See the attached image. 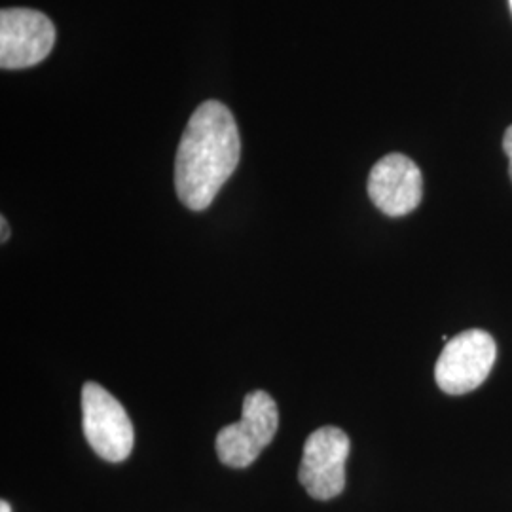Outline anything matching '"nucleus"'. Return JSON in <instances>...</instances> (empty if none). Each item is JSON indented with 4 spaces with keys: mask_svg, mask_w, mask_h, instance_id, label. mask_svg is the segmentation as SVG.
<instances>
[{
    "mask_svg": "<svg viewBox=\"0 0 512 512\" xmlns=\"http://www.w3.org/2000/svg\"><path fill=\"white\" fill-rule=\"evenodd\" d=\"M241 141L228 107L205 101L190 116L177 160L175 188L190 211H205L239 164Z\"/></svg>",
    "mask_w": 512,
    "mask_h": 512,
    "instance_id": "nucleus-1",
    "label": "nucleus"
},
{
    "mask_svg": "<svg viewBox=\"0 0 512 512\" xmlns=\"http://www.w3.org/2000/svg\"><path fill=\"white\" fill-rule=\"evenodd\" d=\"M279 427V410L270 393L253 391L243 401L238 423H230L217 435V454L220 463L245 469L262 454L274 440Z\"/></svg>",
    "mask_w": 512,
    "mask_h": 512,
    "instance_id": "nucleus-2",
    "label": "nucleus"
},
{
    "mask_svg": "<svg viewBox=\"0 0 512 512\" xmlns=\"http://www.w3.org/2000/svg\"><path fill=\"white\" fill-rule=\"evenodd\" d=\"M82 427L99 458L110 463L129 458L135 442L133 423L122 403L95 382L82 387Z\"/></svg>",
    "mask_w": 512,
    "mask_h": 512,
    "instance_id": "nucleus-3",
    "label": "nucleus"
},
{
    "mask_svg": "<svg viewBox=\"0 0 512 512\" xmlns=\"http://www.w3.org/2000/svg\"><path fill=\"white\" fill-rule=\"evenodd\" d=\"M495 359L497 346L486 330L459 332L442 349L435 365V380L448 395L471 393L486 382Z\"/></svg>",
    "mask_w": 512,
    "mask_h": 512,
    "instance_id": "nucleus-4",
    "label": "nucleus"
},
{
    "mask_svg": "<svg viewBox=\"0 0 512 512\" xmlns=\"http://www.w3.org/2000/svg\"><path fill=\"white\" fill-rule=\"evenodd\" d=\"M349 450L348 435L334 425L311 433L298 469V480L308 495L317 501H329L344 492Z\"/></svg>",
    "mask_w": 512,
    "mask_h": 512,
    "instance_id": "nucleus-5",
    "label": "nucleus"
},
{
    "mask_svg": "<svg viewBox=\"0 0 512 512\" xmlns=\"http://www.w3.org/2000/svg\"><path fill=\"white\" fill-rule=\"evenodd\" d=\"M55 27L48 16L29 8L0 12V67L18 71L35 67L54 50Z\"/></svg>",
    "mask_w": 512,
    "mask_h": 512,
    "instance_id": "nucleus-6",
    "label": "nucleus"
},
{
    "mask_svg": "<svg viewBox=\"0 0 512 512\" xmlns=\"http://www.w3.org/2000/svg\"><path fill=\"white\" fill-rule=\"evenodd\" d=\"M368 196L387 217L412 213L423 198L420 167L404 154H387L370 169Z\"/></svg>",
    "mask_w": 512,
    "mask_h": 512,
    "instance_id": "nucleus-7",
    "label": "nucleus"
},
{
    "mask_svg": "<svg viewBox=\"0 0 512 512\" xmlns=\"http://www.w3.org/2000/svg\"><path fill=\"white\" fill-rule=\"evenodd\" d=\"M503 150L509 158V175H511L512 181V126L505 131V137H503Z\"/></svg>",
    "mask_w": 512,
    "mask_h": 512,
    "instance_id": "nucleus-8",
    "label": "nucleus"
},
{
    "mask_svg": "<svg viewBox=\"0 0 512 512\" xmlns=\"http://www.w3.org/2000/svg\"><path fill=\"white\" fill-rule=\"evenodd\" d=\"M0 230H2V236H0V241H2V243H6V241H8V238H10V226H8V222H6V219H4V217L0 219Z\"/></svg>",
    "mask_w": 512,
    "mask_h": 512,
    "instance_id": "nucleus-9",
    "label": "nucleus"
},
{
    "mask_svg": "<svg viewBox=\"0 0 512 512\" xmlns=\"http://www.w3.org/2000/svg\"><path fill=\"white\" fill-rule=\"evenodd\" d=\"M0 512H12V507L8 501H0Z\"/></svg>",
    "mask_w": 512,
    "mask_h": 512,
    "instance_id": "nucleus-10",
    "label": "nucleus"
},
{
    "mask_svg": "<svg viewBox=\"0 0 512 512\" xmlns=\"http://www.w3.org/2000/svg\"><path fill=\"white\" fill-rule=\"evenodd\" d=\"M509 2H511V8H512V0H509Z\"/></svg>",
    "mask_w": 512,
    "mask_h": 512,
    "instance_id": "nucleus-11",
    "label": "nucleus"
}]
</instances>
